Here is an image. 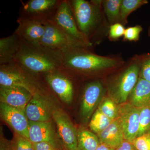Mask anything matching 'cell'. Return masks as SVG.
Returning a JSON list of instances; mask_svg holds the SVG:
<instances>
[{
    "label": "cell",
    "mask_w": 150,
    "mask_h": 150,
    "mask_svg": "<svg viewBox=\"0 0 150 150\" xmlns=\"http://www.w3.org/2000/svg\"><path fill=\"white\" fill-rule=\"evenodd\" d=\"M33 95L26 89L18 86H0V101L25 111Z\"/></svg>",
    "instance_id": "2e32d148"
},
{
    "label": "cell",
    "mask_w": 150,
    "mask_h": 150,
    "mask_svg": "<svg viewBox=\"0 0 150 150\" xmlns=\"http://www.w3.org/2000/svg\"><path fill=\"white\" fill-rule=\"evenodd\" d=\"M148 35H149V36H150V28L149 29V31H148Z\"/></svg>",
    "instance_id": "e575fe53"
},
{
    "label": "cell",
    "mask_w": 150,
    "mask_h": 150,
    "mask_svg": "<svg viewBox=\"0 0 150 150\" xmlns=\"http://www.w3.org/2000/svg\"><path fill=\"white\" fill-rule=\"evenodd\" d=\"M78 28L93 47L108 37L110 24L103 9L102 0H68Z\"/></svg>",
    "instance_id": "7a4b0ae2"
},
{
    "label": "cell",
    "mask_w": 150,
    "mask_h": 150,
    "mask_svg": "<svg viewBox=\"0 0 150 150\" xmlns=\"http://www.w3.org/2000/svg\"><path fill=\"white\" fill-rule=\"evenodd\" d=\"M127 101L139 108L150 105V82L139 77Z\"/></svg>",
    "instance_id": "d6986e66"
},
{
    "label": "cell",
    "mask_w": 150,
    "mask_h": 150,
    "mask_svg": "<svg viewBox=\"0 0 150 150\" xmlns=\"http://www.w3.org/2000/svg\"><path fill=\"white\" fill-rule=\"evenodd\" d=\"M103 81L94 79L84 85L82 91L80 113L82 119L86 123L91 118L96 108L103 99L106 91Z\"/></svg>",
    "instance_id": "52a82bcc"
},
{
    "label": "cell",
    "mask_w": 150,
    "mask_h": 150,
    "mask_svg": "<svg viewBox=\"0 0 150 150\" xmlns=\"http://www.w3.org/2000/svg\"><path fill=\"white\" fill-rule=\"evenodd\" d=\"M131 142L137 150H150V133L138 136Z\"/></svg>",
    "instance_id": "f546056e"
},
{
    "label": "cell",
    "mask_w": 150,
    "mask_h": 150,
    "mask_svg": "<svg viewBox=\"0 0 150 150\" xmlns=\"http://www.w3.org/2000/svg\"><path fill=\"white\" fill-rule=\"evenodd\" d=\"M34 150H57L53 146L46 142L33 144Z\"/></svg>",
    "instance_id": "4dcf8cb0"
},
{
    "label": "cell",
    "mask_w": 150,
    "mask_h": 150,
    "mask_svg": "<svg viewBox=\"0 0 150 150\" xmlns=\"http://www.w3.org/2000/svg\"><path fill=\"white\" fill-rule=\"evenodd\" d=\"M45 25V31L39 44L44 49L59 51L71 46H88L72 39L51 23L47 21Z\"/></svg>",
    "instance_id": "30bf717a"
},
{
    "label": "cell",
    "mask_w": 150,
    "mask_h": 150,
    "mask_svg": "<svg viewBox=\"0 0 150 150\" xmlns=\"http://www.w3.org/2000/svg\"><path fill=\"white\" fill-rule=\"evenodd\" d=\"M54 108L46 96L36 94L27 104L25 112L28 121L46 122L51 121Z\"/></svg>",
    "instance_id": "4fadbf2b"
},
{
    "label": "cell",
    "mask_w": 150,
    "mask_h": 150,
    "mask_svg": "<svg viewBox=\"0 0 150 150\" xmlns=\"http://www.w3.org/2000/svg\"><path fill=\"white\" fill-rule=\"evenodd\" d=\"M28 139L33 144L46 142L57 150H64L62 142L51 121L46 122L29 121Z\"/></svg>",
    "instance_id": "7c38bea8"
},
{
    "label": "cell",
    "mask_w": 150,
    "mask_h": 150,
    "mask_svg": "<svg viewBox=\"0 0 150 150\" xmlns=\"http://www.w3.org/2000/svg\"><path fill=\"white\" fill-rule=\"evenodd\" d=\"M11 143L13 150H34L33 144L28 138L15 132Z\"/></svg>",
    "instance_id": "d4e9b609"
},
{
    "label": "cell",
    "mask_w": 150,
    "mask_h": 150,
    "mask_svg": "<svg viewBox=\"0 0 150 150\" xmlns=\"http://www.w3.org/2000/svg\"><path fill=\"white\" fill-rule=\"evenodd\" d=\"M121 2L122 0H102L103 12L110 25L116 23L122 24L121 17Z\"/></svg>",
    "instance_id": "44dd1931"
},
{
    "label": "cell",
    "mask_w": 150,
    "mask_h": 150,
    "mask_svg": "<svg viewBox=\"0 0 150 150\" xmlns=\"http://www.w3.org/2000/svg\"><path fill=\"white\" fill-rule=\"evenodd\" d=\"M17 23L18 26L15 33L27 43L39 45L45 31V23L19 17Z\"/></svg>",
    "instance_id": "9a60e30c"
},
{
    "label": "cell",
    "mask_w": 150,
    "mask_h": 150,
    "mask_svg": "<svg viewBox=\"0 0 150 150\" xmlns=\"http://www.w3.org/2000/svg\"><path fill=\"white\" fill-rule=\"evenodd\" d=\"M93 48L74 46L59 51L46 50L56 59L61 69L74 75L96 79H99L97 77L115 72L126 64V61L120 55L100 56Z\"/></svg>",
    "instance_id": "6da1fadb"
},
{
    "label": "cell",
    "mask_w": 150,
    "mask_h": 150,
    "mask_svg": "<svg viewBox=\"0 0 150 150\" xmlns=\"http://www.w3.org/2000/svg\"><path fill=\"white\" fill-rule=\"evenodd\" d=\"M140 64L138 55H134L117 70L107 83L108 94L118 104L128 101L139 78Z\"/></svg>",
    "instance_id": "277c9868"
},
{
    "label": "cell",
    "mask_w": 150,
    "mask_h": 150,
    "mask_svg": "<svg viewBox=\"0 0 150 150\" xmlns=\"http://www.w3.org/2000/svg\"><path fill=\"white\" fill-rule=\"evenodd\" d=\"M48 21L79 43L93 48L78 28L68 0H62L56 13Z\"/></svg>",
    "instance_id": "5b68a950"
},
{
    "label": "cell",
    "mask_w": 150,
    "mask_h": 150,
    "mask_svg": "<svg viewBox=\"0 0 150 150\" xmlns=\"http://www.w3.org/2000/svg\"><path fill=\"white\" fill-rule=\"evenodd\" d=\"M73 74L62 69L48 73L43 79L61 100L67 104L71 103L75 93Z\"/></svg>",
    "instance_id": "ba28073f"
},
{
    "label": "cell",
    "mask_w": 150,
    "mask_h": 150,
    "mask_svg": "<svg viewBox=\"0 0 150 150\" xmlns=\"http://www.w3.org/2000/svg\"><path fill=\"white\" fill-rule=\"evenodd\" d=\"M143 30V28L141 25H137L131 26L126 28L123 36V41H139L140 38V33Z\"/></svg>",
    "instance_id": "83f0119b"
},
{
    "label": "cell",
    "mask_w": 150,
    "mask_h": 150,
    "mask_svg": "<svg viewBox=\"0 0 150 150\" xmlns=\"http://www.w3.org/2000/svg\"><path fill=\"white\" fill-rule=\"evenodd\" d=\"M115 149L111 147L107 146V145L103 143L100 142L96 150H115Z\"/></svg>",
    "instance_id": "836d02e7"
},
{
    "label": "cell",
    "mask_w": 150,
    "mask_h": 150,
    "mask_svg": "<svg viewBox=\"0 0 150 150\" xmlns=\"http://www.w3.org/2000/svg\"><path fill=\"white\" fill-rule=\"evenodd\" d=\"M139 122V131L137 137L150 133V105L140 108Z\"/></svg>",
    "instance_id": "484cf974"
},
{
    "label": "cell",
    "mask_w": 150,
    "mask_h": 150,
    "mask_svg": "<svg viewBox=\"0 0 150 150\" xmlns=\"http://www.w3.org/2000/svg\"><path fill=\"white\" fill-rule=\"evenodd\" d=\"M140 108L127 102L118 104V119L124 139L132 142L138 136L140 128Z\"/></svg>",
    "instance_id": "8fae6325"
},
{
    "label": "cell",
    "mask_w": 150,
    "mask_h": 150,
    "mask_svg": "<svg viewBox=\"0 0 150 150\" xmlns=\"http://www.w3.org/2000/svg\"><path fill=\"white\" fill-rule=\"evenodd\" d=\"M0 150H13L11 142L6 139L2 135L0 139Z\"/></svg>",
    "instance_id": "d6a6232c"
},
{
    "label": "cell",
    "mask_w": 150,
    "mask_h": 150,
    "mask_svg": "<svg viewBox=\"0 0 150 150\" xmlns=\"http://www.w3.org/2000/svg\"><path fill=\"white\" fill-rule=\"evenodd\" d=\"M20 38L13 33L12 35L0 39V66L14 62L20 48Z\"/></svg>",
    "instance_id": "e0dca14e"
},
{
    "label": "cell",
    "mask_w": 150,
    "mask_h": 150,
    "mask_svg": "<svg viewBox=\"0 0 150 150\" xmlns=\"http://www.w3.org/2000/svg\"><path fill=\"white\" fill-rule=\"evenodd\" d=\"M112 121L97 109L91 116L89 126L91 131L97 134L107 128Z\"/></svg>",
    "instance_id": "cb8c5ba5"
},
{
    "label": "cell",
    "mask_w": 150,
    "mask_h": 150,
    "mask_svg": "<svg viewBox=\"0 0 150 150\" xmlns=\"http://www.w3.org/2000/svg\"><path fill=\"white\" fill-rule=\"evenodd\" d=\"M139 59V77L150 82V54L138 55Z\"/></svg>",
    "instance_id": "4316f807"
},
{
    "label": "cell",
    "mask_w": 150,
    "mask_h": 150,
    "mask_svg": "<svg viewBox=\"0 0 150 150\" xmlns=\"http://www.w3.org/2000/svg\"><path fill=\"white\" fill-rule=\"evenodd\" d=\"M96 135L100 142L115 149L125 139L123 131L117 119L112 121L107 128Z\"/></svg>",
    "instance_id": "ac0fdd59"
},
{
    "label": "cell",
    "mask_w": 150,
    "mask_h": 150,
    "mask_svg": "<svg viewBox=\"0 0 150 150\" xmlns=\"http://www.w3.org/2000/svg\"><path fill=\"white\" fill-rule=\"evenodd\" d=\"M97 109L111 121L118 118V104L110 96L103 98Z\"/></svg>",
    "instance_id": "603a6c76"
},
{
    "label": "cell",
    "mask_w": 150,
    "mask_h": 150,
    "mask_svg": "<svg viewBox=\"0 0 150 150\" xmlns=\"http://www.w3.org/2000/svg\"><path fill=\"white\" fill-rule=\"evenodd\" d=\"M115 150H137L132 142L124 139L123 142Z\"/></svg>",
    "instance_id": "1f68e13d"
},
{
    "label": "cell",
    "mask_w": 150,
    "mask_h": 150,
    "mask_svg": "<svg viewBox=\"0 0 150 150\" xmlns=\"http://www.w3.org/2000/svg\"><path fill=\"white\" fill-rule=\"evenodd\" d=\"M79 150H96L100 141L97 135L83 128L77 130Z\"/></svg>",
    "instance_id": "ffe728a7"
},
{
    "label": "cell",
    "mask_w": 150,
    "mask_h": 150,
    "mask_svg": "<svg viewBox=\"0 0 150 150\" xmlns=\"http://www.w3.org/2000/svg\"><path fill=\"white\" fill-rule=\"evenodd\" d=\"M62 0H29L23 2L19 17L45 23L52 17Z\"/></svg>",
    "instance_id": "8992f818"
},
{
    "label": "cell",
    "mask_w": 150,
    "mask_h": 150,
    "mask_svg": "<svg viewBox=\"0 0 150 150\" xmlns=\"http://www.w3.org/2000/svg\"><path fill=\"white\" fill-rule=\"evenodd\" d=\"M126 28L120 23H116L110 25L108 37L110 41H116L123 36Z\"/></svg>",
    "instance_id": "f1b7e54d"
},
{
    "label": "cell",
    "mask_w": 150,
    "mask_h": 150,
    "mask_svg": "<svg viewBox=\"0 0 150 150\" xmlns=\"http://www.w3.org/2000/svg\"><path fill=\"white\" fill-rule=\"evenodd\" d=\"M148 3L147 0H122L121 6L122 24L124 25L127 24V19L130 14Z\"/></svg>",
    "instance_id": "7402d4cb"
},
{
    "label": "cell",
    "mask_w": 150,
    "mask_h": 150,
    "mask_svg": "<svg viewBox=\"0 0 150 150\" xmlns=\"http://www.w3.org/2000/svg\"><path fill=\"white\" fill-rule=\"evenodd\" d=\"M0 114L3 120L10 126L15 133L28 139L29 121L24 111L1 102Z\"/></svg>",
    "instance_id": "5bb4252c"
},
{
    "label": "cell",
    "mask_w": 150,
    "mask_h": 150,
    "mask_svg": "<svg viewBox=\"0 0 150 150\" xmlns=\"http://www.w3.org/2000/svg\"><path fill=\"white\" fill-rule=\"evenodd\" d=\"M21 40L20 48L14 62L22 68L37 76L43 77L61 69L56 59L47 50L21 38Z\"/></svg>",
    "instance_id": "3957f363"
},
{
    "label": "cell",
    "mask_w": 150,
    "mask_h": 150,
    "mask_svg": "<svg viewBox=\"0 0 150 150\" xmlns=\"http://www.w3.org/2000/svg\"><path fill=\"white\" fill-rule=\"evenodd\" d=\"M52 118L64 150H79L77 130L69 115L62 109L54 108Z\"/></svg>",
    "instance_id": "9c48e42d"
}]
</instances>
